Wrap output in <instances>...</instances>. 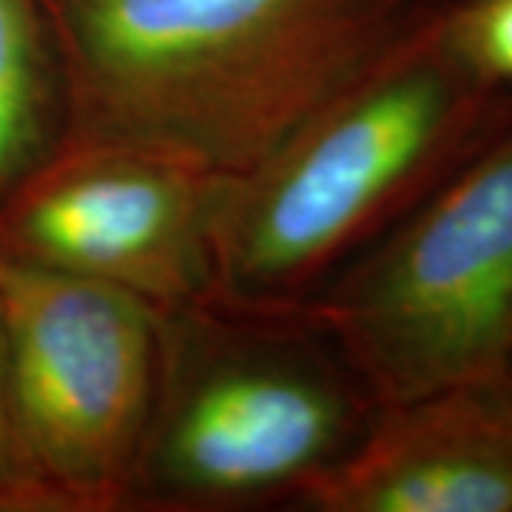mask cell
<instances>
[{
	"label": "cell",
	"instance_id": "1",
	"mask_svg": "<svg viewBox=\"0 0 512 512\" xmlns=\"http://www.w3.org/2000/svg\"><path fill=\"white\" fill-rule=\"evenodd\" d=\"M436 0H46L63 137L237 177L356 80Z\"/></svg>",
	"mask_w": 512,
	"mask_h": 512
},
{
	"label": "cell",
	"instance_id": "2",
	"mask_svg": "<svg viewBox=\"0 0 512 512\" xmlns=\"http://www.w3.org/2000/svg\"><path fill=\"white\" fill-rule=\"evenodd\" d=\"M512 92L458 55L441 0L245 174L214 242V296L308 308L490 134Z\"/></svg>",
	"mask_w": 512,
	"mask_h": 512
},
{
	"label": "cell",
	"instance_id": "3",
	"mask_svg": "<svg viewBox=\"0 0 512 512\" xmlns=\"http://www.w3.org/2000/svg\"><path fill=\"white\" fill-rule=\"evenodd\" d=\"M379 404L313 305L208 296L160 311L154 393L123 510L293 507L362 441Z\"/></svg>",
	"mask_w": 512,
	"mask_h": 512
},
{
	"label": "cell",
	"instance_id": "4",
	"mask_svg": "<svg viewBox=\"0 0 512 512\" xmlns=\"http://www.w3.org/2000/svg\"><path fill=\"white\" fill-rule=\"evenodd\" d=\"M379 402L504 376L512 356V100L490 134L313 302Z\"/></svg>",
	"mask_w": 512,
	"mask_h": 512
},
{
	"label": "cell",
	"instance_id": "5",
	"mask_svg": "<svg viewBox=\"0 0 512 512\" xmlns=\"http://www.w3.org/2000/svg\"><path fill=\"white\" fill-rule=\"evenodd\" d=\"M0 319L15 436L49 512L123 510L154 393L160 311L0 256Z\"/></svg>",
	"mask_w": 512,
	"mask_h": 512
},
{
	"label": "cell",
	"instance_id": "6",
	"mask_svg": "<svg viewBox=\"0 0 512 512\" xmlns=\"http://www.w3.org/2000/svg\"><path fill=\"white\" fill-rule=\"evenodd\" d=\"M231 180L154 148L60 137L0 205V256L157 311L208 299Z\"/></svg>",
	"mask_w": 512,
	"mask_h": 512
},
{
	"label": "cell",
	"instance_id": "7",
	"mask_svg": "<svg viewBox=\"0 0 512 512\" xmlns=\"http://www.w3.org/2000/svg\"><path fill=\"white\" fill-rule=\"evenodd\" d=\"M305 512H512V387L487 376L379 404Z\"/></svg>",
	"mask_w": 512,
	"mask_h": 512
},
{
	"label": "cell",
	"instance_id": "8",
	"mask_svg": "<svg viewBox=\"0 0 512 512\" xmlns=\"http://www.w3.org/2000/svg\"><path fill=\"white\" fill-rule=\"evenodd\" d=\"M63 74L46 0H0V205L60 143Z\"/></svg>",
	"mask_w": 512,
	"mask_h": 512
},
{
	"label": "cell",
	"instance_id": "9",
	"mask_svg": "<svg viewBox=\"0 0 512 512\" xmlns=\"http://www.w3.org/2000/svg\"><path fill=\"white\" fill-rule=\"evenodd\" d=\"M441 23L458 55L512 92V0H441Z\"/></svg>",
	"mask_w": 512,
	"mask_h": 512
},
{
	"label": "cell",
	"instance_id": "10",
	"mask_svg": "<svg viewBox=\"0 0 512 512\" xmlns=\"http://www.w3.org/2000/svg\"><path fill=\"white\" fill-rule=\"evenodd\" d=\"M0 512H49L46 498L23 461L15 424H12L3 319H0Z\"/></svg>",
	"mask_w": 512,
	"mask_h": 512
},
{
	"label": "cell",
	"instance_id": "11",
	"mask_svg": "<svg viewBox=\"0 0 512 512\" xmlns=\"http://www.w3.org/2000/svg\"><path fill=\"white\" fill-rule=\"evenodd\" d=\"M504 376H507V382H510V387H512V356H510V365H507V373H504Z\"/></svg>",
	"mask_w": 512,
	"mask_h": 512
}]
</instances>
